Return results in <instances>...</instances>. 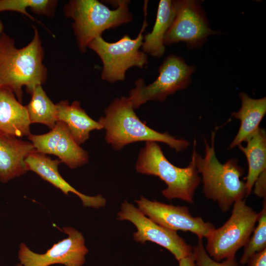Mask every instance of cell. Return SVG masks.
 <instances>
[{
	"label": "cell",
	"mask_w": 266,
	"mask_h": 266,
	"mask_svg": "<svg viewBox=\"0 0 266 266\" xmlns=\"http://www.w3.org/2000/svg\"><path fill=\"white\" fill-rule=\"evenodd\" d=\"M33 28L32 40L21 48H17L14 40L4 32L0 34V88L11 91L21 103L23 87L31 95L47 77L42 42L37 29Z\"/></svg>",
	"instance_id": "1"
},
{
	"label": "cell",
	"mask_w": 266,
	"mask_h": 266,
	"mask_svg": "<svg viewBox=\"0 0 266 266\" xmlns=\"http://www.w3.org/2000/svg\"><path fill=\"white\" fill-rule=\"evenodd\" d=\"M216 131L212 132L211 145L204 138L205 153L201 157L196 150L194 140L193 154L198 173L202 175L203 192L206 197L217 202L221 210L228 211L237 200L246 197L245 182L241 180L244 170L234 158L224 164L218 160L214 147Z\"/></svg>",
	"instance_id": "2"
},
{
	"label": "cell",
	"mask_w": 266,
	"mask_h": 266,
	"mask_svg": "<svg viewBox=\"0 0 266 266\" xmlns=\"http://www.w3.org/2000/svg\"><path fill=\"white\" fill-rule=\"evenodd\" d=\"M105 130L106 142L117 150L138 141L163 142L177 152L186 149L190 142L166 132L161 133L146 125L136 115L128 97L116 98L104 109L99 120Z\"/></svg>",
	"instance_id": "3"
},
{
	"label": "cell",
	"mask_w": 266,
	"mask_h": 266,
	"mask_svg": "<svg viewBox=\"0 0 266 266\" xmlns=\"http://www.w3.org/2000/svg\"><path fill=\"white\" fill-rule=\"evenodd\" d=\"M129 0H117L116 9H110L97 0H70L64 7L66 17L71 19L79 50L85 53L89 43L102 33L128 23L133 19Z\"/></svg>",
	"instance_id": "4"
},
{
	"label": "cell",
	"mask_w": 266,
	"mask_h": 266,
	"mask_svg": "<svg viewBox=\"0 0 266 266\" xmlns=\"http://www.w3.org/2000/svg\"><path fill=\"white\" fill-rule=\"evenodd\" d=\"M137 172L156 176L164 181L167 188L162 190L167 199H179L189 203L194 202L196 189L201 181L195 157L185 167L171 164L164 155L160 146L156 142H146L141 148L135 164Z\"/></svg>",
	"instance_id": "5"
},
{
	"label": "cell",
	"mask_w": 266,
	"mask_h": 266,
	"mask_svg": "<svg viewBox=\"0 0 266 266\" xmlns=\"http://www.w3.org/2000/svg\"><path fill=\"white\" fill-rule=\"evenodd\" d=\"M147 6L146 1L143 7L144 18L142 26L135 38L125 34L116 42H109L100 35L88 45V48L94 51L102 62V80L110 83L124 81L128 69L133 66L143 68L148 64L147 54L139 50L143 43V33L148 25Z\"/></svg>",
	"instance_id": "6"
},
{
	"label": "cell",
	"mask_w": 266,
	"mask_h": 266,
	"mask_svg": "<svg viewBox=\"0 0 266 266\" xmlns=\"http://www.w3.org/2000/svg\"><path fill=\"white\" fill-rule=\"evenodd\" d=\"M233 206L228 221L206 238L205 250L217 262L235 257L237 251L247 243L258 221L259 213L247 205L245 200L236 201Z\"/></svg>",
	"instance_id": "7"
},
{
	"label": "cell",
	"mask_w": 266,
	"mask_h": 266,
	"mask_svg": "<svg viewBox=\"0 0 266 266\" xmlns=\"http://www.w3.org/2000/svg\"><path fill=\"white\" fill-rule=\"evenodd\" d=\"M181 57L168 56L159 68V75L152 83L146 85L142 78L135 81V87L128 97L134 109L148 101H163L178 90L186 89L192 81L195 70Z\"/></svg>",
	"instance_id": "8"
},
{
	"label": "cell",
	"mask_w": 266,
	"mask_h": 266,
	"mask_svg": "<svg viewBox=\"0 0 266 266\" xmlns=\"http://www.w3.org/2000/svg\"><path fill=\"white\" fill-rule=\"evenodd\" d=\"M217 33L209 27L200 2L177 0L176 15L165 36L164 44L184 42L190 48H200L208 36Z\"/></svg>",
	"instance_id": "9"
},
{
	"label": "cell",
	"mask_w": 266,
	"mask_h": 266,
	"mask_svg": "<svg viewBox=\"0 0 266 266\" xmlns=\"http://www.w3.org/2000/svg\"><path fill=\"white\" fill-rule=\"evenodd\" d=\"M117 215L118 220L129 221L136 227L137 231L133 236L137 242L142 244L146 241L155 243L168 250L178 261L192 253V246L176 231L153 222L127 200L122 204Z\"/></svg>",
	"instance_id": "10"
},
{
	"label": "cell",
	"mask_w": 266,
	"mask_h": 266,
	"mask_svg": "<svg viewBox=\"0 0 266 266\" xmlns=\"http://www.w3.org/2000/svg\"><path fill=\"white\" fill-rule=\"evenodd\" d=\"M63 230L67 237L53 244L44 254L36 253L21 243L18 252L20 264L23 266H82L88 252L83 235L71 227L63 228Z\"/></svg>",
	"instance_id": "11"
},
{
	"label": "cell",
	"mask_w": 266,
	"mask_h": 266,
	"mask_svg": "<svg viewBox=\"0 0 266 266\" xmlns=\"http://www.w3.org/2000/svg\"><path fill=\"white\" fill-rule=\"evenodd\" d=\"M135 202L138 209L144 215L159 225L174 231H189L202 239L207 238L215 228L212 224L205 222L201 217L193 216L187 206L151 201L142 196Z\"/></svg>",
	"instance_id": "12"
},
{
	"label": "cell",
	"mask_w": 266,
	"mask_h": 266,
	"mask_svg": "<svg viewBox=\"0 0 266 266\" xmlns=\"http://www.w3.org/2000/svg\"><path fill=\"white\" fill-rule=\"evenodd\" d=\"M36 151L57 156L62 163L71 168L87 164V152L74 140L66 125L57 121L50 132L42 134H30L28 136Z\"/></svg>",
	"instance_id": "13"
},
{
	"label": "cell",
	"mask_w": 266,
	"mask_h": 266,
	"mask_svg": "<svg viewBox=\"0 0 266 266\" xmlns=\"http://www.w3.org/2000/svg\"><path fill=\"white\" fill-rule=\"evenodd\" d=\"M25 162L28 170L36 173L66 195L70 192L75 194L84 206L99 208L105 205L106 200L102 196L93 197L85 195L67 183L59 172L58 166L62 163L59 159L53 160L45 154L35 150L26 157Z\"/></svg>",
	"instance_id": "14"
},
{
	"label": "cell",
	"mask_w": 266,
	"mask_h": 266,
	"mask_svg": "<svg viewBox=\"0 0 266 266\" xmlns=\"http://www.w3.org/2000/svg\"><path fill=\"white\" fill-rule=\"evenodd\" d=\"M35 150L31 142L0 133V181L6 183L26 173L25 160Z\"/></svg>",
	"instance_id": "15"
},
{
	"label": "cell",
	"mask_w": 266,
	"mask_h": 266,
	"mask_svg": "<svg viewBox=\"0 0 266 266\" xmlns=\"http://www.w3.org/2000/svg\"><path fill=\"white\" fill-rule=\"evenodd\" d=\"M31 124L26 106L11 91L0 88V133L17 138L28 136Z\"/></svg>",
	"instance_id": "16"
},
{
	"label": "cell",
	"mask_w": 266,
	"mask_h": 266,
	"mask_svg": "<svg viewBox=\"0 0 266 266\" xmlns=\"http://www.w3.org/2000/svg\"><path fill=\"white\" fill-rule=\"evenodd\" d=\"M57 121L65 123L72 137L79 145L85 142L93 130H101V124L92 119L75 100L69 104L66 100L56 104Z\"/></svg>",
	"instance_id": "17"
},
{
	"label": "cell",
	"mask_w": 266,
	"mask_h": 266,
	"mask_svg": "<svg viewBox=\"0 0 266 266\" xmlns=\"http://www.w3.org/2000/svg\"><path fill=\"white\" fill-rule=\"evenodd\" d=\"M241 104L240 109L232 113V116L240 121L236 136L230 143L233 149L246 140L260 127L259 125L266 113V98L254 99L246 93L239 94Z\"/></svg>",
	"instance_id": "18"
},
{
	"label": "cell",
	"mask_w": 266,
	"mask_h": 266,
	"mask_svg": "<svg viewBox=\"0 0 266 266\" xmlns=\"http://www.w3.org/2000/svg\"><path fill=\"white\" fill-rule=\"evenodd\" d=\"M177 0H161L152 31L143 36L142 51L156 58L165 52L164 39L175 18Z\"/></svg>",
	"instance_id": "19"
},
{
	"label": "cell",
	"mask_w": 266,
	"mask_h": 266,
	"mask_svg": "<svg viewBox=\"0 0 266 266\" xmlns=\"http://www.w3.org/2000/svg\"><path fill=\"white\" fill-rule=\"evenodd\" d=\"M247 145L238 146L245 155L248 165V174L245 185L246 197L252 192L254 183L260 175L266 170V133L265 130L259 127L246 140Z\"/></svg>",
	"instance_id": "20"
},
{
	"label": "cell",
	"mask_w": 266,
	"mask_h": 266,
	"mask_svg": "<svg viewBox=\"0 0 266 266\" xmlns=\"http://www.w3.org/2000/svg\"><path fill=\"white\" fill-rule=\"evenodd\" d=\"M26 106L31 124L41 123L52 129L57 122L56 105L48 98L42 85L36 86Z\"/></svg>",
	"instance_id": "21"
},
{
	"label": "cell",
	"mask_w": 266,
	"mask_h": 266,
	"mask_svg": "<svg viewBox=\"0 0 266 266\" xmlns=\"http://www.w3.org/2000/svg\"><path fill=\"white\" fill-rule=\"evenodd\" d=\"M58 1L54 0H0V12L12 11L20 12L33 21L37 20L27 11L30 9L35 14L52 17L57 6Z\"/></svg>",
	"instance_id": "22"
},
{
	"label": "cell",
	"mask_w": 266,
	"mask_h": 266,
	"mask_svg": "<svg viewBox=\"0 0 266 266\" xmlns=\"http://www.w3.org/2000/svg\"><path fill=\"white\" fill-rule=\"evenodd\" d=\"M266 200L264 201L263 207L259 213L258 224L253 234L244 246L243 253L239 260L241 265H246L249 259L256 253L266 249Z\"/></svg>",
	"instance_id": "23"
},
{
	"label": "cell",
	"mask_w": 266,
	"mask_h": 266,
	"mask_svg": "<svg viewBox=\"0 0 266 266\" xmlns=\"http://www.w3.org/2000/svg\"><path fill=\"white\" fill-rule=\"evenodd\" d=\"M192 253L196 266H241L236 257L224 260L221 262L213 260L207 253L201 239H199L197 244L193 248Z\"/></svg>",
	"instance_id": "24"
},
{
	"label": "cell",
	"mask_w": 266,
	"mask_h": 266,
	"mask_svg": "<svg viewBox=\"0 0 266 266\" xmlns=\"http://www.w3.org/2000/svg\"><path fill=\"white\" fill-rule=\"evenodd\" d=\"M254 185V194L259 197L265 198L266 195V170L260 174L256 179Z\"/></svg>",
	"instance_id": "25"
},
{
	"label": "cell",
	"mask_w": 266,
	"mask_h": 266,
	"mask_svg": "<svg viewBox=\"0 0 266 266\" xmlns=\"http://www.w3.org/2000/svg\"><path fill=\"white\" fill-rule=\"evenodd\" d=\"M246 264L248 266H266V249L253 255Z\"/></svg>",
	"instance_id": "26"
},
{
	"label": "cell",
	"mask_w": 266,
	"mask_h": 266,
	"mask_svg": "<svg viewBox=\"0 0 266 266\" xmlns=\"http://www.w3.org/2000/svg\"><path fill=\"white\" fill-rule=\"evenodd\" d=\"M179 266H196L193 253L178 261Z\"/></svg>",
	"instance_id": "27"
},
{
	"label": "cell",
	"mask_w": 266,
	"mask_h": 266,
	"mask_svg": "<svg viewBox=\"0 0 266 266\" xmlns=\"http://www.w3.org/2000/svg\"><path fill=\"white\" fill-rule=\"evenodd\" d=\"M3 24L2 21L0 19V34L3 32Z\"/></svg>",
	"instance_id": "28"
},
{
	"label": "cell",
	"mask_w": 266,
	"mask_h": 266,
	"mask_svg": "<svg viewBox=\"0 0 266 266\" xmlns=\"http://www.w3.org/2000/svg\"><path fill=\"white\" fill-rule=\"evenodd\" d=\"M16 266H23L21 264H17Z\"/></svg>",
	"instance_id": "29"
}]
</instances>
